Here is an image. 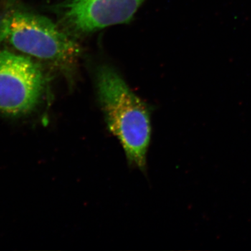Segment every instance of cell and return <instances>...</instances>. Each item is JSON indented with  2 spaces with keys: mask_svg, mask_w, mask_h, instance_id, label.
Listing matches in <instances>:
<instances>
[{
  "mask_svg": "<svg viewBox=\"0 0 251 251\" xmlns=\"http://www.w3.org/2000/svg\"><path fill=\"white\" fill-rule=\"evenodd\" d=\"M0 46L70 74L81 49L74 36L46 16L10 0L0 12Z\"/></svg>",
  "mask_w": 251,
  "mask_h": 251,
  "instance_id": "cell-1",
  "label": "cell"
},
{
  "mask_svg": "<svg viewBox=\"0 0 251 251\" xmlns=\"http://www.w3.org/2000/svg\"><path fill=\"white\" fill-rule=\"evenodd\" d=\"M96 84L109 128L120 140L130 163L143 169L151 136L146 104L110 66L97 69Z\"/></svg>",
  "mask_w": 251,
  "mask_h": 251,
  "instance_id": "cell-2",
  "label": "cell"
},
{
  "mask_svg": "<svg viewBox=\"0 0 251 251\" xmlns=\"http://www.w3.org/2000/svg\"><path fill=\"white\" fill-rule=\"evenodd\" d=\"M46 77L40 64L16 51L0 49V112L24 116L42 98Z\"/></svg>",
  "mask_w": 251,
  "mask_h": 251,
  "instance_id": "cell-3",
  "label": "cell"
},
{
  "mask_svg": "<svg viewBox=\"0 0 251 251\" xmlns=\"http://www.w3.org/2000/svg\"><path fill=\"white\" fill-rule=\"evenodd\" d=\"M144 0H63L55 6L59 25L71 35L84 36L128 23Z\"/></svg>",
  "mask_w": 251,
  "mask_h": 251,
  "instance_id": "cell-4",
  "label": "cell"
}]
</instances>
